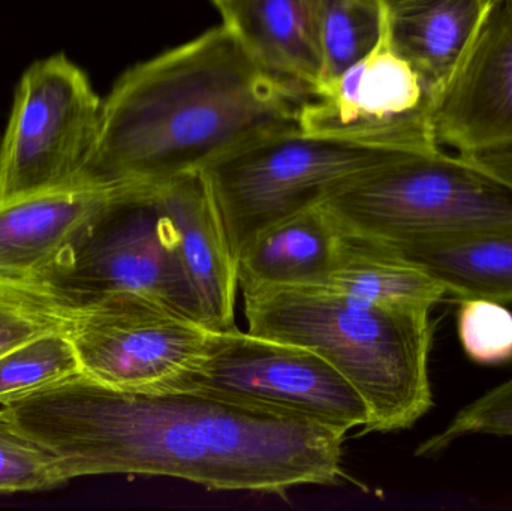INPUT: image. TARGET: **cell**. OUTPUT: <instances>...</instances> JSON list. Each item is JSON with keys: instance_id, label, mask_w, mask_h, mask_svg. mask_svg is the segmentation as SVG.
<instances>
[{"instance_id": "obj_1", "label": "cell", "mask_w": 512, "mask_h": 511, "mask_svg": "<svg viewBox=\"0 0 512 511\" xmlns=\"http://www.w3.org/2000/svg\"><path fill=\"white\" fill-rule=\"evenodd\" d=\"M3 407L56 458L65 482L170 477L286 497L346 477L343 432L189 390L119 389L78 374Z\"/></svg>"}, {"instance_id": "obj_2", "label": "cell", "mask_w": 512, "mask_h": 511, "mask_svg": "<svg viewBox=\"0 0 512 511\" xmlns=\"http://www.w3.org/2000/svg\"><path fill=\"white\" fill-rule=\"evenodd\" d=\"M307 98L262 68L222 23L116 81L74 186L165 185L259 138L300 128Z\"/></svg>"}, {"instance_id": "obj_3", "label": "cell", "mask_w": 512, "mask_h": 511, "mask_svg": "<svg viewBox=\"0 0 512 511\" xmlns=\"http://www.w3.org/2000/svg\"><path fill=\"white\" fill-rule=\"evenodd\" d=\"M243 297L248 332L315 351L360 393L369 422L358 437L412 428L432 410L430 309L379 305L321 285Z\"/></svg>"}, {"instance_id": "obj_4", "label": "cell", "mask_w": 512, "mask_h": 511, "mask_svg": "<svg viewBox=\"0 0 512 511\" xmlns=\"http://www.w3.org/2000/svg\"><path fill=\"white\" fill-rule=\"evenodd\" d=\"M322 206L345 230L402 248L512 227V182L442 147L396 150Z\"/></svg>"}, {"instance_id": "obj_5", "label": "cell", "mask_w": 512, "mask_h": 511, "mask_svg": "<svg viewBox=\"0 0 512 511\" xmlns=\"http://www.w3.org/2000/svg\"><path fill=\"white\" fill-rule=\"evenodd\" d=\"M30 293L71 312L114 294L153 297L204 323L155 188L111 191Z\"/></svg>"}, {"instance_id": "obj_6", "label": "cell", "mask_w": 512, "mask_h": 511, "mask_svg": "<svg viewBox=\"0 0 512 511\" xmlns=\"http://www.w3.org/2000/svg\"><path fill=\"white\" fill-rule=\"evenodd\" d=\"M394 152L316 137L298 128L252 141L201 173L237 257L259 230L324 203Z\"/></svg>"}, {"instance_id": "obj_7", "label": "cell", "mask_w": 512, "mask_h": 511, "mask_svg": "<svg viewBox=\"0 0 512 511\" xmlns=\"http://www.w3.org/2000/svg\"><path fill=\"white\" fill-rule=\"evenodd\" d=\"M159 389L277 411L343 434L369 422L360 393L315 351L237 327L213 332L201 359Z\"/></svg>"}, {"instance_id": "obj_8", "label": "cell", "mask_w": 512, "mask_h": 511, "mask_svg": "<svg viewBox=\"0 0 512 511\" xmlns=\"http://www.w3.org/2000/svg\"><path fill=\"white\" fill-rule=\"evenodd\" d=\"M101 108L86 72L65 53L32 63L0 140V200L74 186L95 143Z\"/></svg>"}, {"instance_id": "obj_9", "label": "cell", "mask_w": 512, "mask_h": 511, "mask_svg": "<svg viewBox=\"0 0 512 511\" xmlns=\"http://www.w3.org/2000/svg\"><path fill=\"white\" fill-rule=\"evenodd\" d=\"M439 89L406 60L387 29L369 54L325 80L304 101L298 126L316 137L394 150L439 146L433 110Z\"/></svg>"}, {"instance_id": "obj_10", "label": "cell", "mask_w": 512, "mask_h": 511, "mask_svg": "<svg viewBox=\"0 0 512 511\" xmlns=\"http://www.w3.org/2000/svg\"><path fill=\"white\" fill-rule=\"evenodd\" d=\"M83 374L119 389H159L201 359L213 330L143 294L123 293L68 312Z\"/></svg>"}, {"instance_id": "obj_11", "label": "cell", "mask_w": 512, "mask_h": 511, "mask_svg": "<svg viewBox=\"0 0 512 511\" xmlns=\"http://www.w3.org/2000/svg\"><path fill=\"white\" fill-rule=\"evenodd\" d=\"M433 131L469 158L512 153V0L487 9L439 90Z\"/></svg>"}, {"instance_id": "obj_12", "label": "cell", "mask_w": 512, "mask_h": 511, "mask_svg": "<svg viewBox=\"0 0 512 511\" xmlns=\"http://www.w3.org/2000/svg\"><path fill=\"white\" fill-rule=\"evenodd\" d=\"M158 197L204 323L213 332L236 329V255L203 173L195 171L158 186Z\"/></svg>"}, {"instance_id": "obj_13", "label": "cell", "mask_w": 512, "mask_h": 511, "mask_svg": "<svg viewBox=\"0 0 512 511\" xmlns=\"http://www.w3.org/2000/svg\"><path fill=\"white\" fill-rule=\"evenodd\" d=\"M110 194L65 186L0 200V285L32 287Z\"/></svg>"}, {"instance_id": "obj_14", "label": "cell", "mask_w": 512, "mask_h": 511, "mask_svg": "<svg viewBox=\"0 0 512 511\" xmlns=\"http://www.w3.org/2000/svg\"><path fill=\"white\" fill-rule=\"evenodd\" d=\"M216 6L262 68L313 95L324 72L321 0H219Z\"/></svg>"}, {"instance_id": "obj_15", "label": "cell", "mask_w": 512, "mask_h": 511, "mask_svg": "<svg viewBox=\"0 0 512 511\" xmlns=\"http://www.w3.org/2000/svg\"><path fill=\"white\" fill-rule=\"evenodd\" d=\"M339 233V224L322 204L262 228L237 254L240 290L324 285Z\"/></svg>"}, {"instance_id": "obj_16", "label": "cell", "mask_w": 512, "mask_h": 511, "mask_svg": "<svg viewBox=\"0 0 512 511\" xmlns=\"http://www.w3.org/2000/svg\"><path fill=\"white\" fill-rule=\"evenodd\" d=\"M498 0H381L391 45L439 90Z\"/></svg>"}, {"instance_id": "obj_17", "label": "cell", "mask_w": 512, "mask_h": 511, "mask_svg": "<svg viewBox=\"0 0 512 511\" xmlns=\"http://www.w3.org/2000/svg\"><path fill=\"white\" fill-rule=\"evenodd\" d=\"M339 230L333 267L321 287L397 308L432 311L447 299V291L435 278L393 246L340 225Z\"/></svg>"}, {"instance_id": "obj_18", "label": "cell", "mask_w": 512, "mask_h": 511, "mask_svg": "<svg viewBox=\"0 0 512 511\" xmlns=\"http://www.w3.org/2000/svg\"><path fill=\"white\" fill-rule=\"evenodd\" d=\"M394 248V246H393ZM456 300L512 303V227L394 248Z\"/></svg>"}, {"instance_id": "obj_19", "label": "cell", "mask_w": 512, "mask_h": 511, "mask_svg": "<svg viewBox=\"0 0 512 511\" xmlns=\"http://www.w3.org/2000/svg\"><path fill=\"white\" fill-rule=\"evenodd\" d=\"M78 374H83V369L66 324L47 330L0 356V404Z\"/></svg>"}, {"instance_id": "obj_20", "label": "cell", "mask_w": 512, "mask_h": 511, "mask_svg": "<svg viewBox=\"0 0 512 511\" xmlns=\"http://www.w3.org/2000/svg\"><path fill=\"white\" fill-rule=\"evenodd\" d=\"M382 30L381 0H321V83L369 54L381 39Z\"/></svg>"}, {"instance_id": "obj_21", "label": "cell", "mask_w": 512, "mask_h": 511, "mask_svg": "<svg viewBox=\"0 0 512 511\" xmlns=\"http://www.w3.org/2000/svg\"><path fill=\"white\" fill-rule=\"evenodd\" d=\"M56 458L0 408V494L36 492L63 485Z\"/></svg>"}, {"instance_id": "obj_22", "label": "cell", "mask_w": 512, "mask_h": 511, "mask_svg": "<svg viewBox=\"0 0 512 511\" xmlns=\"http://www.w3.org/2000/svg\"><path fill=\"white\" fill-rule=\"evenodd\" d=\"M457 333L472 362L499 366L512 360V312L504 303L486 299L460 300Z\"/></svg>"}, {"instance_id": "obj_23", "label": "cell", "mask_w": 512, "mask_h": 511, "mask_svg": "<svg viewBox=\"0 0 512 511\" xmlns=\"http://www.w3.org/2000/svg\"><path fill=\"white\" fill-rule=\"evenodd\" d=\"M472 435L512 438V377L460 408L442 431L427 438L415 455L432 458Z\"/></svg>"}, {"instance_id": "obj_24", "label": "cell", "mask_w": 512, "mask_h": 511, "mask_svg": "<svg viewBox=\"0 0 512 511\" xmlns=\"http://www.w3.org/2000/svg\"><path fill=\"white\" fill-rule=\"evenodd\" d=\"M68 312L21 288L0 285V356L47 330L65 326Z\"/></svg>"}, {"instance_id": "obj_25", "label": "cell", "mask_w": 512, "mask_h": 511, "mask_svg": "<svg viewBox=\"0 0 512 511\" xmlns=\"http://www.w3.org/2000/svg\"><path fill=\"white\" fill-rule=\"evenodd\" d=\"M474 159L512 182V153H499V155L480 156Z\"/></svg>"}, {"instance_id": "obj_26", "label": "cell", "mask_w": 512, "mask_h": 511, "mask_svg": "<svg viewBox=\"0 0 512 511\" xmlns=\"http://www.w3.org/2000/svg\"><path fill=\"white\" fill-rule=\"evenodd\" d=\"M212 2L215 3V5H216V3L219 2V0H212Z\"/></svg>"}]
</instances>
